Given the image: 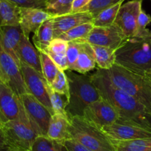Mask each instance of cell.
<instances>
[{
    "mask_svg": "<svg viewBox=\"0 0 151 151\" xmlns=\"http://www.w3.org/2000/svg\"><path fill=\"white\" fill-rule=\"evenodd\" d=\"M142 5V0H131L122 4L114 21L127 38L133 37L136 33L137 19Z\"/></svg>",
    "mask_w": 151,
    "mask_h": 151,
    "instance_id": "obj_14",
    "label": "cell"
},
{
    "mask_svg": "<svg viewBox=\"0 0 151 151\" xmlns=\"http://www.w3.org/2000/svg\"><path fill=\"white\" fill-rule=\"evenodd\" d=\"M124 1V0H92L91 3L82 9L81 11H88L91 13L94 18L104 10Z\"/></svg>",
    "mask_w": 151,
    "mask_h": 151,
    "instance_id": "obj_31",
    "label": "cell"
},
{
    "mask_svg": "<svg viewBox=\"0 0 151 151\" xmlns=\"http://www.w3.org/2000/svg\"><path fill=\"white\" fill-rule=\"evenodd\" d=\"M127 37L118 25L113 23L107 27H94L85 42L117 50Z\"/></svg>",
    "mask_w": 151,
    "mask_h": 151,
    "instance_id": "obj_12",
    "label": "cell"
},
{
    "mask_svg": "<svg viewBox=\"0 0 151 151\" xmlns=\"http://www.w3.org/2000/svg\"><path fill=\"white\" fill-rule=\"evenodd\" d=\"M116 64L136 73H151V35L127 38L116 50Z\"/></svg>",
    "mask_w": 151,
    "mask_h": 151,
    "instance_id": "obj_2",
    "label": "cell"
},
{
    "mask_svg": "<svg viewBox=\"0 0 151 151\" xmlns=\"http://www.w3.org/2000/svg\"><path fill=\"white\" fill-rule=\"evenodd\" d=\"M101 130L111 141H131L151 137V125L121 118Z\"/></svg>",
    "mask_w": 151,
    "mask_h": 151,
    "instance_id": "obj_7",
    "label": "cell"
},
{
    "mask_svg": "<svg viewBox=\"0 0 151 151\" xmlns=\"http://www.w3.org/2000/svg\"><path fill=\"white\" fill-rule=\"evenodd\" d=\"M0 69L2 73L4 81L19 96L29 93L24 84L20 67L11 55L4 49L0 40Z\"/></svg>",
    "mask_w": 151,
    "mask_h": 151,
    "instance_id": "obj_11",
    "label": "cell"
},
{
    "mask_svg": "<svg viewBox=\"0 0 151 151\" xmlns=\"http://www.w3.org/2000/svg\"><path fill=\"white\" fill-rule=\"evenodd\" d=\"M68 42L60 38H54L50 42L48 47L43 52L47 54H54L57 56H65L68 49Z\"/></svg>",
    "mask_w": 151,
    "mask_h": 151,
    "instance_id": "obj_34",
    "label": "cell"
},
{
    "mask_svg": "<svg viewBox=\"0 0 151 151\" xmlns=\"http://www.w3.org/2000/svg\"><path fill=\"white\" fill-rule=\"evenodd\" d=\"M5 151H24V150H16V149H8Z\"/></svg>",
    "mask_w": 151,
    "mask_h": 151,
    "instance_id": "obj_41",
    "label": "cell"
},
{
    "mask_svg": "<svg viewBox=\"0 0 151 151\" xmlns=\"http://www.w3.org/2000/svg\"><path fill=\"white\" fill-rule=\"evenodd\" d=\"M20 8H34L44 9L46 0H9Z\"/></svg>",
    "mask_w": 151,
    "mask_h": 151,
    "instance_id": "obj_36",
    "label": "cell"
},
{
    "mask_svg": "<svg viewBox=\"0 0 151 151\" xmlns=\"http://www.w3.org/2000/svg\"><path fill=\"white\" fill-rule=\"evenodd\" d=\"M51 20L53 27V37L57 38L62 33L79 24L93 22V17L88 11H79L51 17Z\"/></svg>",
    "mask_w": 151,
    "mask_h": 151,
    "instance_id": "obj_15",
    "label": "cell"
},
{
    "mask_svg": "<svg viewBox=\"0 0 151 151\" xmlns=\"http://www.w3.org/2000/svg\"><path fill=\"white\" fill-rule=\"evenodd\" d=\"M151 17L145 11L141 10L137 19V27L135 36L144 37L151 35V30L147 28V26L150 24Z\"/></svg>",
    "mask_w": 151,
    "mask_h": 151,
    "instance_id": "obj_33",
    "label": "cell"
},
{
    "mask_svg": "<svg viewBox=\"0 0 151 151\" xmlns=\"http://www.w3.org/2000/svg\"><path fill=\"white\" fill-rule=\"evenodd\" d=\"M31 151H69L65 144L49 139L47 136H38Z\"/></svg>",
    "mask_w": 151,
    "mask_h": 151,
    "instance_id": "obj_27",
    "label": "cell"
},
{
    "mask_svg": "<svg viewBox=\"0 0 151 151\" xmlns=\"http://www.w3.org/2000/svg\"><path fill=\"white\" fill-rule=\"evenodd\" d=\"M26 115L39 136H47L52 114L33 96L25 93L20 96Z\"/></svg>",
    "mask_w": 151,
    "mask_h": 151,
    "instance_id": "obj_8",
    "label": "cell"
},
{
    "mask_svg": "<svg viewBox=\"0 0 151 151\" xmlns=\"http://www.w3.org/2000/svg\"><path fill=\"white\" fill-rule=\"evenodd\" d=\"M70 121V134L72 139L93 151H116L105 133L82 116L71 117Z\"/></svg>",
    "mask_w": 151,
    "mask_h": 151,
    "instance_id": "obj_5",
    "label": "cell"
},
{
    "mask_svg": "<svg viewBox=\"0 0 151 151\" xmlns=\"http://www.w3.org/2000/svg\"><path fill=\"white\" fill-rule=\"evenodd\" d=\"M70 121L67 115L55 113L52 115L49 123L47 137L59 142H64L70 139Z\"/></svg>",
    "mask_w": 151,
    "mask_h": 151,
    "instance_id": "obj_18",
    "label": "cell"
},
{
    "mask_svg": "<svg viewBox=\"0 0 151 151\" xmlns=\"http://www.w3.org/2000/svg\"><path fill=\"white\" fill-rule=\"evenodd\" d=\"M22 34L19 25H0V40L4 49L19 67L21 61L19 55V45Z\"/></svg>",
    "mask_w": 151,
    "mask_h": 151,
    "instance_id": "obj_17",
    "label": "cell"
},
{
    "mask_svg": "<svg viewBox=\"0 0 151 151\" xmlns=\"http://www.w3.org/2000/svg\"><path fill=\"white\" fill-rule=\"evenodd\" d=\"M39 53H40V60H41L42 75L46 82H47V85L50 86L53 83L56 74L58 73L60 69L53 62V61L50 59V56L46 54L45 52L39 51Z\"/></svg>",
    "mask_w": 151,
    "mask_h": 151,
    "instance_id": "obj_29",
    "label": "cell"
},
{
    "mask_svg": "<svg viewBox=\"0 0 151 151\" xmlns=\"http://www.w3.org/2000/svg\"><path fill=\"white\" fill-rule=\"evenodd\" d=\"M92 0H73L72 7V13L79 12L85 7L89 5Z\"/></svg>",
    "mask_w": 151,
    "mask_h": 151,
    "instance_id": "obj_38",
    "label": "cell"
},
{
    "mask_svg": "<svg viewBox=\"0 0 151 151\" xmlns=\"http://www.w3.org/2000/svg\"><path fill=\"white\" fill-rule=\"evenodd\" d=\"M94 50L96 65L103 70H110L116 64V50L110 47L91 45Z\"/></svg>",
    "mask_w": 151,
    "mask_h": 151,
    "instance_id": "obj_23",
    "label": "cell"
},
{
    "mask_svg": "<svg viewBox=\"0 0 151 151\" xmlns=\"http://www.w3.org/2000/svg\"><path fill=\"white\" fill-rule=\"evenodd\" d=\"M91 76L100 96L118 111L121 118L150 124L147 122L150 113L146 107L116 86L109 78L106 70L98 68Z\"/></svg>",
    "mask_w": 151,
    "mask_h": 151,
    "instance_id": "obj_1",
    "label": "cell"
},
{
    "mask_svg": "<svg viewBox=\"0 0 151 151\" xmlns=\"http://www.w3.org/2000/svg\"><path fill=\"white\" fill-rule=\"evenodd\" d=\"M20 70L29 93L33 96L38 101L47 107L52 115H53L54 113L52 109L47 91L48 85L42 74L40 73L36 70L23 62H21Z\"/></svg>",
    "mask_w": 151,
    "mask_h": 151,
    "instance_id": "obj_9",
    "label": "cell"
},
{
    "mask_svg": "<svg viewBox=\"0 0 151 151\" xmlns=\"http://www.w3.org/2000/svg\"><path fill=\"white\" fill-rule=\"evenodd\" d=\"M8 149V147L5 141V135H4L2 127L0 126V151H5Z\"/></svg>",
    "mask_w": 151,
    "mask_h": 151,
    "instance_id": "obj_39",
    "label": "cell"
},
{
    "mask_svg": "<svg viewBox=\"0 0 151 151\" xmlns=\"http://www.w3.org/2000/svg\"><path fill=\"white\" fill-rule=\"evenodd\" d=\"M147 122L150 124L151 125V115H149L147 116Z\"/></svg>",
    "mask_w": 151,
    "mask_h": 151,
    "instance_id": "obj_42",
    "label": "cell"
},
{
    "mask_svg": "<svg viewBox=\"0 0 151 151\" xmlns=\"http://www.w3.org/2000/svg\"><path fill=\"white\" fill-rule=\"evenodd\" d=\"M0 79H2V80L4 81L3 75H2V71H1V69H0Z\"/></svg>",
    "mask_w": 151,
    "mask_h": 151,
    "instance_id": "obj_43",
    "label": "cell"
},
{
    "mask_svg": "<svg viewBox=\"0 0 151 151\" xmlns=\"http://www.w3.org/2000/svg\"><path fill=\"white\" fill-rule=\"evenodd\" d=\"M96 66L95 53L92 46L88 42H82L79 56L71 70L86 74L89 71L93 70Z\"/></svg>",
    "mask_w": 151,
    "mask_h": 151,
    "instance_id": "obj_20",
    "label": "cell"
},
{
    "mask_svg": "<svg viewBox=\"0 0 151 151\" xmlns=\"http://www.w3.org/2000/svg\"><path fill=\"white\" fill-rule=\"evenodd\" d=\"M19 8L9 0H0V25H19Z\"/></svg>",
    "mask_w": 151,
    "mask_h": 151,
    "instance_id": "obj_22",
    "label": "cell"
},
{
    "mask_svg": "<svg viewBox=\"0 0 151 151\" xmlns=\"http://www.w3.org/2000/svg\"><path fill=\"white\" fill-rule=\"evenodd\" d=\"M8 149L31 151L37 133L33 130L26 113L17 119L5 122L2 126Z\"/></svg>",
    "mask_w": 151,
    "mask_h": 151,
    "instance_id": "obj_6",
    "label": "cell"
},
{
    "mask_svg": "<svg viewBox=\"0 0 151 151\" xmlns=\"http://www.w3.org/2000/svg\"><path fill=\"white\" fill-rule=\"evenodd\" d=\"M47 91H48L50 101L54 114L60 113V114L67 115L66 107L69 103V97L65 94L60 93L53 91L49 85H47Z\"/></svg>",
    "mask_w": 151,
    "mask_h": 151,
    "instance_id": "obj_30",
    "label": "cell"
},
{
    "mask_svg": "<svg viewBox=\"0 0 151 151\" xmlns=\"http://www.w3.org/2000/svg\"><path fill=\"white\" fill-rule=\"evenodd\" d=\"M123 2L116 4L110 8L104 10L93 18L94 27H107L114 23L117 14Z\"/></svg>",
    "mask_w": 151,
    "mask_h": 151,
    "instance_id": "obj_28",
    "label": "cell"
},
{
    "mask_svg": "<svg viewBox=\"0 0 151 151\" xmlns=\"http://www.w3.org/2000/svg\"><path fill=\"white\" fill-rule=\"evenodd\" d=\"M69 85V103L66 113L70 119L82 116L84 110L91 103L101 98L91 75L65 70Z\"/></svg>",
    "mask_w": 151,
    "mask_h": 151,
    "instance_id": "obj_4",
    "label": "cell"
},
{
    "mask_svg": "<svg viewBox=\"0 0 151 151\" xmlns=\"http://www.w3.org/2000/svg\"><path fill=\"white\" fill-rule=\"evenodd\" d=\"M116 151H151V137L131 141H112Z\"/></svg>",
    "mask_w": 151,
    "mask_h": 151,
    "instance_id": "obj_24",
    "label": "cell"
},
{
    "mask_svg": "<svg viewBox=\"0 0 151 151\" xmlns=\"http://www.w3.org/2000/svg\"><path fill=\"white\" fill-rule=\"evenodd\" d=\"M19 55L21 62L25 63L37 72L42 74L40 53L32 45L29 38L24 34L22 35L19 45Z\"/></svg>",
    "mask_w": 151,
    "mask_h": 151,
    "instance_id": "obj_19",
    "label": "cell"
},
{
    "mask_svg": "<svg viewBox=\"0 0 151 151\" xmlns=\"http://www.w3.org/2000/svg\"><path fill=\"white\" fill-rule=\"evenodd\" d=\"M51 16L44 9L34 8H19V26L23 34L29 38Z\"/></svg>",
    "mask_w": 151,
    "mask_h": 151,
    "instance_id": "obj_16",
    "label": "cell"
},
{
    "mask_svg": "<svg viewBox=\"0 0 151 151\" xmlns=\"http://www.w3.org/2000/svg\"><path fill=\"white\" fill-rule=\"evenodd\" d=\"M73 0H46L45 11L52 17L72 13Z\"/></svg>",
    "mask_w": 151,
    "mask_h": 151,
    "instance_id": "obj_26",
    "label": "cell"
},
{
    "mask_svg": "<svg viewBox=\"0 0 151 151\" xmlns=\"http://www.w3.org/2000/svg\"><path fill=\"white\" fill-rule=\"evenodd\" d=\"M33 36V41L38 51H44L49 46L53 37V27L51 18L45 22Z\"/></svg>",
    "mask_w": 151,
    "mask_h": 151,
    "instance_id": "obj_21",
    "label": "cell"
},
{
    "mask_svg": "<svg viewBox=\"0 0 151 151\" xmlns=\"http://www.w3.org/2000/svg\"><path fill=\"white\" fill-rule=\"evenodd\" d=\"M82 118L101 129L113 124L120 118V115L108 101L101 97L84 110Z\"/></svg>",
    "mask_w": 151,
    "mask_h": 151,
    "instance_id": "obj_10",
    "label": "cell"
},
{
    "mask_svg": "<svg viewBox=\"0 0 151 151\" xmlns=\"http://www.w3.org/2000/svg\"><path fill=\"white\" fill-rule=\"evenodd\" d=\"M93 27L94 25L93 22L84 23V24H79V25L68 30L57 38H60L67 42L75 41L79 42H85V40Z\"/></svg>",
    "mask_w": 151,
    "mask_h": 151,
    "instance_id": "obj_25",
    "label": "cell"
},
{
    "mask_svg": "<svg viewBox=\"0 0 151 151\" xmlns=\"http://www.w3.org/2000/svg\"><path fill=\"white\" fill-rule=\"evenodd\" d=\"M5 122H7L6 120H5V119L4 118L3 116H2V114L1 113V112H0V126L2 127V126L3 125Z\"/></svg>",
    "mask_w": 151,
    "mask_h": 151,
    "instance_id": "obj_40",
    "label": "cell"
},
{
    "mask_svg": "<svg viewBox=\"0 0 151 151\" xmlns=\"http://www.w3.org/2000/svg\"><path fill=\"white\" fill-rule=\"evenodd\" d=\"M106 72L116 86L143 104L151 115V73H136L116 64Z\"/></svg>",
    "mask_w": 151,
    "mask_h": 151,
    "instance_id": "obj_3",
    "label": "cell"
},
{
    "mask_svg": "<svg viewBox=\"0 0 151 151\" xmlns=\"http://www.w3.org/2000/svg\"><path fill=\"white\" fill-rule=\"evenodd\" d=\"M81 43L79 42L71 41L68 42V49H67V59H68V70H71L73 67L74 64L76 62L78 56H79V50L81 47Z\"/></svg>",
    "mask_w": 151,
    "mask_h": 151,
    "instance_id": "obj_35",
    "label": "cell"
},
{
    "mask_svg": "<svg viewBox=\"0 0 151 151\" xmlns=\"http://www.w3.org/2000/svg\"><path fill=\"white\" fill-rule=\"evenodd\" d=\"M0 112L6 122L19 119L25 114L20 96L2 79H0Z\"/></svg>",
    "mask_w": 151,
    "mask_h": 151,
    "instance_id": "obj_13",
    "label": "cell"
},
{
    "mask_svg": "<svg viewBox=\"0 0 151 151\" xmlns=\"http://www.w3.org/2000/svg\"><path fill=\"white\" fill-rule=\"evenodd\" d=\"M64 144L69 151H93L72 139L66 140Z\"/></svg>",
    "mask_w": 151,
    "mask_h": 151,
    "instance_id": "obj_37",
    "label": "cell"
},
{
    "mask_svg": "<svg viewBox=\"0 0 151 151\" xmlns=\"http://www.w3.org/2000/svg\"><path fill=\"white\" fill-rule=\"evenodd\" d=\"M50 88L56 92L65 94L70 98L69 85H68V80L65 71L59 70L58 73L56 74L53 83L50 85Z\"/></svg>",
    "mask_w": 151,
    "mask_h": 151,
    "instance_id": "obj_32",
    "label": "cell"
}]
</instances>
